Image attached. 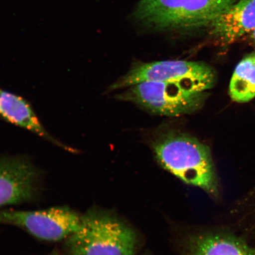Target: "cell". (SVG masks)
<instances>
[{"instance_id": "obj_1", "label": "cell", "mask_w": 255, "mask_h": 255, "mask_svg": "<svg viewBox=\"0 0 255 255\" xmlns=\"http://www.w3.org/2000/svg\"><path fill=\"white\" fill-rule=\"evenodd\" d=\"M152 148L165 170L213 197L219 196L218 176L208 146L185 133L169 131L156 140Z\"/></svg>"}, {"instance_id": "obj_2", "label": "cell", "mask_w": 255, "mask_h": 255, "mask_svg": "<svg viewBox=\"0 0 255 255\" xmlns=\"http://www.w3.org/2000/svg\"><path fill=\"white\" fill-rule=\"evenodd\" d=\"M238 0H140L132 11L135 23L154 31L208 28Z\"/></svg>"}, {"instance_id": "obj_3", "label": "cell", "mask_w": 255, "mask_h": 255, "mask_svg": "<svg viewBox=\"0 0 255 255\" xmlns=\"http://www.w3.org/2000/svg\"><path fill=\"white\" fill-rule=\"evenodd\" d=\"M65 241L70 255H132L137 241L131 228L97 210L81 215L77 230Z\"/></svg>"}, {"instance_id": "obj_4", "label": "cell", "mask_w": 255, "mask_h": 255, "mask_svg": "<svg viewBox=\"0 0 255 255\" xmlns=\"http://www.w3.org/2000/svg\"><path fill=\"white\" fill-rule=\"evenodd\" d=\"M143 82L173 83L197 92L212 88L214 72L205 63L185 60H165L141 63L111 85V90L132 87Z\"/></svg>"}, {"instance_id": "obj_5", "label": "cell", "mask_w": 255, "mask_h": 255, "mask_svg": "<svg viewBox=\"0 0 255 255\" xmlns=\"http://www.w3.org/2000/svg\"><path fill=\"white\" fill-rule=\"evenodd\" d=\"M117 98L141 105L152 113L177 117L200 109L206 100V94L173 83L143 82L128 88Z\"/></svg>"}, {"instance_id": "obj_6", "label": "cell", "mask_w": 255, "mask_h": 255, "mask_svg": "<svg viewBox=\"0 0 255 255\" xmlns=\"http://www.w3.org/2000/svg\"><path fill=\"white\" fill-rule=\"evenodd\" d=\"M81 215L67 206L24 211L0 210V225H7L23 229L41 241L65 240L77 230Z\"/></svg>"}, {"instance_id": "obj_7", "label": "cell", "mask_w": 255, "mask_h": 255, "mask_svg": "<svg viewBox=\"0 0 255 255\" xmlns=\"http://www.w3.org/2000/svg\"><path fill=\"white\" fill-rule=\"evenodd\" d=\"M39 181V171L29 159L0 156V207L33 200Z\"/></svg>"}, {"instance_id": "obj_8", "label": "cell", "mask_w": 255, "mask_h": 255, "mask_svg": "<svg viewBox=\"0 0 255 255\" xmlns=\"http://www.w3.org/2000/svg\"><path fill=\"white\" fill-rule=\"evenodd\" d=\"M211 36L223 44H231L255 29V0H238L212 21Z\"/></svg>"}, {"instance_id": "obj_9", "label": "cell", "mask_w": 255, "mask_h": 255, "mask_svg": "<svg viewBox=\"0 0 255 255\" xmlns=\"http://www.w3.org/2000/svg\"><path fill=\"white\" fill-rule=\"evenodd\" d=\"M186 251V255H255V245L231 228L194 236Z\"/></svg>"}, {"instance_id": "obj_10", "label": "cell", "mask_w": 255, "mask_h": 255, "mask_svg": "<svg viewBox=\"0 0 255 255\" xmlns=\"http://www.w3.org/2000/svg\"><path fill=\"white\" fill-rule=\"evenodd\" d=\"M0 117L16 126L29 130L59 147L69 151H75V149L64 145L47 131L27 101L1 88Z\"/></svg>"}, {"instance_id": "obj_11", "label": "cell", "mask_w": 255, "mask_h": 255, "mask_svg": "<svg viewBox=\"0 0 255 255\" xmlns=\"http://www.w3.org/2000/svg\"><path fill=\"white\" fill-rule=\"evenodd\" d=\"M229 95L238 103H245L255 97V50L245 56L236 67Z\"/></svg>"}, {"instance_id": "obj_12", "label": "cell", "mask_w": 255, "mask_h": 255, "mask_svg": "<svg viewBox=\"0 0 255 255\" xmlns=\"http://www.w3.org/2000/svg\"><path fill=\"white\" fill-rule=\"evenodd\" d=\"M248 38L250 42L255 45V29L248 35Z\"/></svg>"}, {"instance_id": "obj_13", "label": "cell", "mask_w": 255, "mask_h": 255, "mask_svg": "<svg viewBox=\"0 0 255 255\" xmlns=\"http://www.w3.org/2000/svg\"><path fill=\"white\" fill-rule=\"evenodd\" d=\"M50 255H60L59 253H56V252H55V253H53Z\"/></svg>"}]
</instances>
